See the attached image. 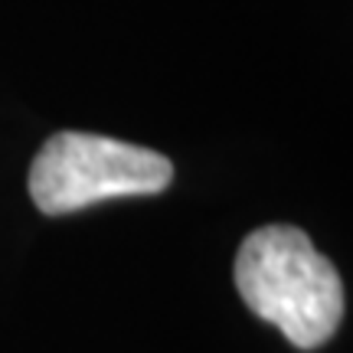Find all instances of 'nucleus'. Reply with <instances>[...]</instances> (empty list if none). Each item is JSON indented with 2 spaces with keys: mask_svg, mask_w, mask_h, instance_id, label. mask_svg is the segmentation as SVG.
<instances>
[{
  "mask_svg": "<svg viewBox=\"0 0 353 353\" xmlns=\"http://www.w3.org/2000/svg\"><path fill=\"white\" fill-rule=\"evenodd\" d=\"M232 275L249 311L275 324L298 350L324 347L341 327V275L301 229H255L242 242Z\"/></svg>",
  "mask_w": 353,
  "mask_h": 353,
  "instance_id": "obj_1",
  "label": "nucleus"
},
{
  "mask_svg": "<svg viewBox=\"0 0 353 353\" xmlns=\"http://www.w3.org/2000/svg\"><path fill=\"white\" fill-rule=\"evenodd\" d=\"M174 164L151 148L85 131H59L39 148L30 167V196L46 216L85 210L114 196L161 193Z\"/></svg>",
  "mask_w": 353,
  "mask_h": 353,
  "instance_id": "obj_2",
  "label": "nucleus"
}]
</instances>
